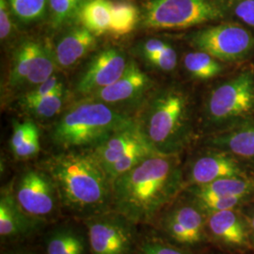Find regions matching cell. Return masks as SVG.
<instances>
[{
    "instance_id": "25",
    "label": "cell",
    "mask_w": 254,
    "mask_h": 254,
    "mask_svg": "<svg viewBox=\"0 0 254 254\" xmlns=\"http://www.w3.org/2000/svg\"><path fill=\"white\" fill-rule=\"evenodd\" d=\"M64 87L54 92L38 99H27L22 97L20 103L27 112L41 119L52 118L58 114L64 104Z\"/></svg>"
},
{
    "instance_id": "23",
    "label": "cell",
    "mask_w": 254,
    "mask_h": 254,
    "mask_svg": "<svg viewBox=\"0 0 254 254\" xmlns=\"http://www.w3.org/2000/svg\"><path fill=\"white\" fill-rule=\"evenodd\" d=\"M139 20L136 6L127 1L111 2V23L109 32L115 36H125L134 30Z\"/></svg>"
},
{
    "instance_id": "11",
    "label": "cell",
    "mask_w": 254,
    "mask_h": 254,
    "mask_svg": "<svg viewBox=\"0 0 254 254\" xmlns=\"http://www.w3.org/2000/svg\"><path fill=\"white\" fill-rule=\"evenodd\" d=\"M162 227L174 241L184 245L202 242L207 235L206 215L193 202L176 206L164 217Z\"/></svg>"
},
{
    "instance_id": "9",
    "label": "cell",
    "mask_w": 254,
    "mask_h": 254,
    "mask_svg": "<svg viewBox=\"0 0 254 254\" xmlns=\"http://www.w3.org/2000/svg\"><path fill=\"white\" fill-rule=\"evenodd\" d=\"M13 193L27 215L42 220L52 216L61 202L53 179L48 173L37 170L23 173Z\"/></svg>"
},
{
    "instance_id": "3",
    "label": "cell",
    "mask_w": 254,
    "mask_h": 254,
    "mask_svg": "<svg viewBox=\"0 0 254 254\" xmlns=\"http://www.w3.org/2000/svg\"><path fill=\"white\" fill-rule=\"evenodd\" d=\"M136 123L105 103L87 99L75 104L58 121L52 139L66 149L95 147L115 132Z\"/></svg>"
},
{
    "instance_id": "21",
    "label": "cell",
    "mask_w": 254,
    "mask_h": 254,
    "mask_svg": "<svg viewBox=\"0 0 254 254\" xmlns=\"http://www.w3.org/2000/svg\"><path fill=\"white\" fill-rule=\"evenodd\" d=\"M41 43L25 41L15 50L9 73V87L19 88L26 85L27 75L30 73Z\"/></svg>"
},
{
    "instance_id": "15",
    "label": "cell",
    "mask_w": 254,
    "mask_h": 254,
    "mask_svg": "<svg viewBox=\"0 0 254 254\" xmlns=\"http://www.w3.org/2000/svg\"><path fill=\"white\" fill-rule=\"evenodd\" d=\"M149 144L137 124L121 129L93 148L92 154L107 171L122 157L136 148Z\"/></svg>"
},
{
    "instance_id": "32",
    "label": "cell",
    "mask_w": 254,
    "mask_h": 254,
    "mask_svg": "<svg viewBox=\"0 0 254 254\" xmlns=\"http://www.w3.org/2000/svg\"><path fill=\"white\" fill-rule=\"evenodd\" d=\"M149 64L162 71H173L177 64V54L171 46H168L164 50L144 58Z\"/></svg>"
},
{
    "instance_id": "41",
    "label": "cell",
    "mask_w": 254,
    "mask_h": 254,
    "mask_svg": "<svg viewBox=\"0 0 254 254\" xmlns=\"http://www.w3.org/2000/svg\"></svg>"
},
{
    "instance_id": "2",
    "label": "cell",
    "mask_w": 254,
    "mask_h": 254,
    "mask_svg": "<svg viewBox=\"0 0 254 254\" xmlns=\"http://www.w3.org/2000/svg\"><path fill=\"white\" fill-rule=\"evenodd\" d=\"M46 167L66 208L91 217L112 206V182L92 152L58 154Z\"/></svg>"
},
{
    "instance_id": "20",
    "label": "cell",
    "mask_w": 254,
    "mask_h": 254,
    "mask_svg": "<svg viewBox=\"0 0 254 254\" xmlns=\"http://www.w3.org/2000/svg\"><path fill=\"white\" fill-rule=\"evenodd\" d=\"M78 19L82 26L95 36L109 32L111 23V1L87 0L79 11Z\"/></svg>"
},
{
    "instance_id": "6",
    "label": "cell",
    "mask_w": 254,
    "mask_h": 254,
    "mask_svg": "<svg viewBox=\"0 0 254 254\" xmlns=\"http://www.w3.org/2000/svg\"><path fill=\"white\" fill-rule=\"evenodd\" d=\"M132 221L116 211L91 216L86 220L91 254H131L135 244Z\"/></svg>"
},
{
    "instance_id": "19",
    "label": "cell",
    "mask_w": 254,
    "mask_h": 254,
    "mask_svg": "<svg viewBox=\"0 0 254 254\" xmlns=\"http://www.w3.org/2000/svg\"><path fill=\"white\" fill-rule=\"evenodd\" d=\"M190 193L219 197H250L254 193V179L246 176L222 178L203 186H192Z\"/></svg>"
},
{
    "instance_id": "36",
    "label": "cell",
    "mask_w": 254,
    "mask_h": 254,
    "mask_svg": "<svg viewBox=\"0 0 254 254\" xmlns=\"http://www.w3.org/2000/svg\"><path fill=\"white\" fill-rule=\"evenodd\" d=\"M8 3L7 0H0V38L2 42L10 36L12 30Z\"/></svg>"
},
{
    "instance_id": "31",
    "label": "cell",
    "mask_w": 254,
    "mask_h": 254,
    "mask_svg": "<svg viewBox=\"0 0 254 254\" xmlns=\"http://www.w3.org/2000/svg\"><path fill=\"white\" fill-rule=\"evenodd\" d=\"M37 131H39L38 127L31 121H26L24 123L15 122L13 124L12 135L9 140L11 152H14L20 146L23 145Z\"/></svg>"
},
{
    "instance_id": "34",
    "label": "cell",
    "mask_w": 254,
    "mask_h": 254,
    "mask_svg": "<svg viewBox=\"0 0 254 254\" xmlns=\"http://www.w3.org/2000/svg\"><path fill=\"white\" fill-rule=\"evenodd\" d=\"M138 254H190L188 252L159 241H148L141 246Z\"/></svg>"
},
{
    "instance_id": "14",
    "label": "cell",
    "mask_w": 254,
    "mask_h": 254,
    "mask_svg": "<svg viewBox=\"0 0 254 254\" xmlns=\"http://www.w3.org/2000/svg\"><path fill=\"white\" fill-rule=\"evenodd\" d=\"M43 220L30 217L20 207L11 188H4L0 195V236L2 240L27 236Z\"/></svg>"
},
{
    "instance_id": "17",
    "label": "cell",
    "mask_w": 254,
    "mask_h": 254,
    "mask_svg": "<svg viewBox=\"0 0 254 254\" xmlns=\"http://www.w3.org/2000/svg\"><path fill=\"white\" fill-rule=\"evenodd\" d=\"M97 44L96 36L86 27H73L59 39L54 47L55 62L62 69H70L89 54Z\"/></svg>"
},
{
    "instance_id": "16",
    "label": "cell",
    "mask_w": 254,
    "mask_h": 254,
    "mask_svg": "<svg viewBox=\"0 0 254 254\" xmlns=\"http://www.w3.org/2000/svg\"><path fill=\"white\" fill-rule=\"evenodd\" d=\"M246 176L239 164L227 153H211L200 156L191 166L192 186H203L227 177Z\"/></svg>"
},
{
    "instance_id": "37",
    "label": "cell",
    "mask_w": 254,
    "mask_h": 254,
    "mask_svg": "<svg viewBox=\"0 0 254 254\" xmlns=\"http://www.w3.org/2000/svg\"><path fill=\"white\" fill-rule=\"evenodd\" d=\"M236 16L249 26L254 27V0H242L235 8Z\"/></svg>"
},
{
    "instance_id": "24",
    "label": "cell",
    "mask_w": 254,
    "mask_h": 254,
    "mask_svg": "<svg viewBox=\"0 0 254 254\" xmlns=\"http://www.w3.org/2000/svg\"><path fill=\"white\" fill-rule=\"evenodd\" d=\"M184 64L188 72L195 78L207 80L221 73L222 67L215 58L203 51L186 55Z\"/></svg>"
},
{
    "instance_id": "18",
    "label": "cell",
    "mask_w": 254,
    "mask_h": 254,
    "mask_svg": "<svg viewBox=\"0 0 254 254\" xmlns=\"http://www.w3.org/2000/svg\"><path fill=\"white\" fill-rule=\"evenodd\" d=\"M211 143L227 154L254 163V122L214 137Z\"/></svg>"
},
{
    "instance_id": "29",
    "label": "cell",
    "mask_w": 254,
    "mask_h": 254,
    "mask_svg": "<svg viewBox=\"0 0 254 254\" xmlns=\"http://www.w3.org/2000/svg\"><path fill=\"white\" fill-rule=\"evenodd\" d=\"M13 14L21 22L28 24L46 15L47 0H8Z\"/></svg>"
},
{
    "instance_id": "27",
    "label": "cell",
    "mask_w": 254,
    "mask_h": 254,
    "mask_svg": "<svg viewBox=\"0 0 254 254\" xmlns=\"http://www.w3.org/2000/svg\"><path fill=\"white\" fill-rule=\"evenodd\" d=\"M193 202L197 207L205 214L237 209L248 200L249 197H219V196H204V195H191Z\"/></svg>"
},
{
    "instance_id": "30",
    "label": "cell",
    "mask_w": 254,
    "mask_h": 254,
    "mask_svg": "<svg viewBox=\"0 0 254 254\" xmlns=\"http://www.w3.org/2000/svg\"><path fill=\"white\" fill-rule=\"evenodd\" d=\"M156 154L153 150V148L149 144L141 146L132 151L131 153L122 157L119 161L110 167L107 171V174L112 182L122 174L129 172L133 168H135L138 164L141 163L147 157Z\"/></svg>"
},
{
    "instance_id": "1",
    "label": "cell",
    "mask_w": 254,
    "mask_h": 254,
    "mask_svg": "<svg viewBox=\"0 0 254 254\" xmlns=\"http://www.w3.org/2000/svg\"><path fill=\"white\" fill-rule=\"evenodd\" d=\"M182 187L174 155L154 154L112 181V207L133 223H147Z\"/></svg>"
},
{
    "instance_id": "10",
    "label": "cell",
    "mask_w": 254,
    "mask_h": 254,
    "mask_svg": "<svg viewBox=\"0 0 254 254\" xmlns=\"http://www.w3.org/2000/svg\"><path fill=\"white\" fill-rule=\"evenodd\" d=\"M128 62L123 51L109 47L95 55L87 65L76 84V91L91 96L117 81L125 73Z\"/></svg>"
},
{
    "instance_id": "26",
    "label": "cell",
    "mask_w": 254,
    "mask_h": 254,
    "mask_svg": "<svg viewBox=\"0 0 254 254\" xmlns=\"http://www.w3.org/2000/svg\"><path fill=\"white\" fill-rule=\"evenodd\" d=\"M56 65L57 64L55 62L53 52L41 44L32 69L27 75L26 85L38 86L43 82L46 81L52 75H54Z\"/></svg>"
},
{
    "instance_id": "22",
    "label": "cell",
    "mask_w": 254,
    "mask_h": 254,
    "mask_svg": "<svg viewBox=\"0 0 254 254\" xmlns=\"http://www.w3.org/2000/svg\"><path fill=\"white\" fill-rule=\"evenodd\" d=\"M46 254H85L84 237L71 228L55 231L46 240Z\"/></svg>"
},
{
    "instance_id": "33",
    "label": "cell",
    "mask_w": 254,
    "mask_h": 254,
    "mask_svg": "<svg viewBox=\"0 0 254 254\" xmlns=\"http://www.w3.org/2000/svg\"><path fill=\"white\" fill-rule=\"evenodd\" d=\"M64 85L58 76L52 75L49 79L36 86L33 90L27 92L23 97L27 99H38L46 96L55 91L63 88Z\"/></svg>"
},
{
    "instance_id": "4",
    "label": "cell",
    "mask_w": 254,
    "mask_h": 254,
    "mask_svg": "<svg viewBox=\"0 0 254 254\" xmlns=\"http://www.w3.org/2000/svg\"><path fill=\"white\" fill-rule=\"evenodd\" d=\"M136 122L156 154L175 155L189 141L188 103L175 89L157 91Z\"/></svg>"
},
{
    "instance_id": "39",
    "label": "cell",
    "mask_w": 254,
    "mask_h": 254,
    "mask_svg": "<svg viewBox=\"0 0 254 254\" xmlns=\"http://www.w3.org/2000/svg\"><path fill=\"white\" fill-rule=\"evenodd\" d=\"M243 214L247 218L249 228H250V232H251V236H252V241H253V244L254 245V205L249 207L247 213L245 212Z\"/></svg>"
},
{
    "instance_id": "28",
    "label": "cell",
    "mask_w": 254,
    "mask_h": 254,
    "mask_svg": "<svg viewBox=\"0 0 254 254\" xmlns=\"http://www.w3.org/2000/svg\"><path fill=\"white\" fill-rule=\"evenodd\" d=\"M84 3L81 0H49L53 27L60 28L78 18Z\"/></svg>"
},
{
    "instance_id": "40",
    "label": "cell",
    "mask_w": 254,
    "mask_h": 254,
    "mask_svg": "<svg viewBox=\"0 0 254 254\" xmlns=\"http://www.w3.org/2000/svg\"><path fill=\"white\" fill-rule=\"evenodd\" d=\"M82 2H86V1H87V0H81Z\"/></svg>"
},
{
    "instance_id": "7",
    "label": "cell",
    "mask_w": 254,
    "mask_h": 254,
    "mask_svg": "<svg viewBox=\"0 0 254 254\" xmlns=\"http://www.w3.org/2000/svg\"><path fill=\"white\" fill-rule=\"evenodd\" d=\"M191 45L222 62L245 58L254 47V38L249 30L236 24H221L195 32Z\"/></svg>"
},
{
    "instance_id": "38",
    "label": "cell",
    "mask_w": 254,
    "mask_h": 254,
    "mask_svg": "<svg viewBox=\"0 0 254 254\" xmlns=\"http://www.w3.org/2000/svg\"><path fill=\"white\" fill-rule=\"evenodd\" d=\"M168 46V44L160 39H149L140 46V54L143 58H146L162 51Z\"/></svg>"
},
{
    "instance_id": "35",
    "label": "cell",
    "mask_w": 254,
    "mask_h": 254,
    "mask_svg": "<svg viewBox=\"0 0 254 254\" xmlns=\"http://www.w3.org/2000/svg\"><path fill=\"white\" fill-rule=\"evenodd\" d=\"M40 135L39 131H37L23 145L20 146L12 153L19 159H26L35 156L40 152Z\"/></svg>"
},
{
    "instance_id": "12",
    "label": "cell",
    "mask_w": 254,
    "mask_h": 254,
    "mask_svg": "<svg viewBox=\"0 0 254 254\" xmlns=\"http://www.w3.org/2000/svg\"><path fill=\"white\" fill-rule=\"evenodd\" d=\"M207 234L216 242L232 249H249L253 241L247 218L236 209L206 215Z\"/></svg>"
},
{
    "instance_id": "5",
    "label": "cell",
    "mask_w": 254,
    "mask_h": 254,
    "mask_svg": "<svg viewBox=\"0 0 254 254\" xmlns=\"http://www.w3.org/2000/svg\"><path fill=\"white\" fill-rule=\"evenodd\" d=\"M217 0H146L142 25L153 29H178L221 18Z\"/></svg>"
},
{
    "instance_id": "8",
    "label": "cell",
    "mask_w": 254,
    "mask_h": 254,
    "mask_svg": "<svg viewBox=\"0 0 254 254\" xmlns=\"http://www.w3.org/2000/svg\"><path fill=\"white\" fill-rule=\"evenodd\" d=\"M207 114L214 123L245 116L254 110V77L241 73L212 91L207 102Z\"/></svg>"
},
{
    "instance_id": "13",
    "label": "cell",
    "mask_w": 254,
    "mask_h": 254,
    "mask_svg": "<svg viewBox=\"0 0 254 254\" xmlns=\"http://www.w3.org/2000/svg\"><path fill=\"white\" fill-rule=\"evenodd\" d=\"M151 86V80L134 61H129L127 69L117 81L89 96V99L107 105L125 104L139 99Z\"/></svg>"
}]
</instances>
